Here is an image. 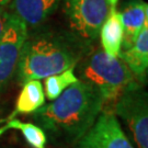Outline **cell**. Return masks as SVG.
Masks as SVG:
<instances>
[{
  "label": "cell",
  "instance_id": "obj_1",
  "mask_svg": "<svg viewBox=\"0 0 148 148\" xmlns=\"http://www.w3.org/2000/svg\"><path fill=\"white\" fill-rule=\"evenodd\" d=\"M104 100L95 87L78 80L53 102L33 113V121L54 145L74 147L95 124Z\"/></svg>",
  "mask_w": 148,
  "mask_h": 148
},
{
  "label": "cell",
  "instance_id": "obj_2",
  "mask_svg": "<svg viewBox=\"0 0 148 148\" xmlns=\"http://www.w3.org/2000/svg\"><path fill=\"white\" fill-rule=\"evenodd\" d=\"M87 45L71 32L44 31L29 36L22 46L16 76L20 85L41 80L77 64L90 52Z\"/></svg>",
  "mask_w": 148,
  "mask_h": 148
},
{
  "label": "cell",
  "instance_id": "obj_3",
  "mask_svg": "<svg viewBox=\"0 0 148 148\" xmlns=\"http://www.w3.org/2000/svg\"><path fill=\"white\" fill-rule=\"evenodd\" d=\"M78 79L95 87L106 101L113 102L127 89L138 84L120 57H111L102 49L88 53L77 64Z\"/></svg>",
  "mask_w": 148,
  "mask_h": 148
},
{
  "label": "cell",
  "instance_id": "obj_4",
  "mask_svg": "<svg viewBox=\"0 0 148 148\" xmlns=\"http://www.w3.org/2000/svg\"><path fill=\"white\" fill-rule=\"evenodd\" d=\"M60 5L70 32L91 46L111 10L108 0H62Z\"/></svg>",
  "mask_w": 148,
  "mask_h": 148
},
{
  "label": "cell",
  "instance_id": "obj_5",
  "mask_svg": "<svg viewBox=\"0 0 148 148\" xmlns=\"http://www.w3.org/2000/svg\"><path fill=\"white\" fill-rule=\"evenodd\" d=\"M115 116L130 128L138 148H148V97L143 85L124 91L114 101Z\"/></svg>",
  "mask_w": 148,
  "mask_h": 148
},
{
  "label": "cell",
  "instance_id": "obj_6",
  "mask_svg": "<svg viewBox=\"0 0 148 148\" xmlns=\"http://www.w3.org/2000/svg\"><path fill=\"white\" fill-rule=\"evenodd\" d=\"M29 34L27 24L13 13L0 37V92L10 84L16 74L22 46Z\"/></svg>",
  "mask_w": 148,
  "mask_h": 148
},
{
  "label": "cell",
  "instance_id": "obj_7",
  "mask_svg": "<svg viewBox=\"0 0 148 148\" xmlns=\"http://www.w3.org/2000/svg\"><path fill=\"white\" fill-rule=\"evenodd\" d=\"M74 148H135L112 111H103Z\"/></svg>",
  "mask_w": 148,
  "mask_h": 148
},
{
  "label": "cell",
  "instance_id": "obj_8",
  "mask_svg": "<svg viewBox=\"0 0 148 148\" xmlns=\"http://www.w3.org/2000/svg\"><path fill=\"white\" fill-rule=\"evenodd\" d=\"M62 0H12L10 11L27 24L36 27L53 16Z\"/></svg>",
  "mask_w": 148,
  "mask_h": 148
},
{
  "label": "cell",
  "instance_id": "obj_9",
  "mask_svg": "<svg viewBox=\"0 0 148 148\" xmlns=\"http://www.w3.org/2000/svg\"><path fill=\"white\" fill-rule=\"evenodd\" d=\"M119 57L126 64L138 84L144 85L147 80L148 70V22L144 24L134 44L121 51Z\"/></svg>",
  "mask_w": 148,
  "mask_h": 148
},
{
  "label": "cell",
  "instance_id": "obj_10",
  "mask_svg": "<svg viewBox=\"0 0 148 148\" xmlns=\"http://www.w3.org/2000/svg\"><path fill=\"white\" fill-rule=\"evenodd\" d=\"M124 36L122 48L127 49L136 41L144 24L148 22V5L142 0H132L120 12Z\"/></svg>",
  "mask_w": 148,
  "mask_h": 148
},
{
  "label": "cell",
  "instance_id": "obj_11",
  "mask_svg": "<svg viewBox=\"0 0 148 148\" xmlns=\"http://www.w3.org/2000/svg\"><path fill=\"white\" fill-rule=\"evenodd\" d=\"M99 35L102 51L111 57H119L122 51L124 30L120 12L115 8H111L109 16L101 25Z\"/></svg>",
  "mask_w": 148,
  "mask_h": 148
},
{
  "label": "cell",
  "instance_id": "obj_12",
  "mask_svg": "<svg viewBox=\"0 0 148 148\" xmlns=\"http://www.w3.org/2000/svg\"><path fill=\"white\" fill-rule=\"evenodd\" d=\"M45 104V95L40 80H29L23 84L22 90L16 102V108L5 119L9 121L19 114H30Z\"/></svg>",
  "mask_w": 148,
  "mask_h": 148
},
{
  "label": "cell",
  "instance_id": "obj_13",
  "mask_svg": "<svg viewBox=\"0 0 148 148\" xmlns=\"http://www.w3.org/2000/svg\"><path fill=\"white\" fill-rule=\"evenodd\" d=\"M8 130H16L22 133V136L27 140V143L32 148H45L47 138L45 133L43 132L41 127H38L36 124L21 122L16 119H12L7 121V124L0 127V137L3 135Z\"/></svg>",
  "mask_w": 148,
  "mask_h": 148
},
{
  "label": "cell",
  "instance_id": "obj_14",
  "mask_svg": "<svg viewBox=\"0 0 148 148\" xmlns=\"http://www.w3.org/2000/svg\"><path fill=\"white\" fill-rule=\"evenodd\" d=\"M78 77L75 74V68H69L56 75L44 78V95L49 101H54L63 93L69 86L78 81Z\"/></svg>",
  "mask_w": 148,
  "mask_h": 148
},
{
  "label": "cell",
  "instance_id": "obj_15",
  "mask_svg": "<svg viewBox=\"0 0 148 148\" xmlns=\"http://www.w3.org/2000/svg\"><path fill=\"white\" fill-rule=\"evenodd\" d=\"M11 12L10 10L5 9V5H1L0 7V37L2 36L3 32H5L7 24H8V20L10 18Z\"/></svg>",
  "mask_w": 148,
  "mask_h": 148
},
{
  "label": "cell",
  "instance_id": "obj_16",
  "mask_svg": "<svg viewBox=\"0 0 148 148\" xmlns=\"http://www.w3.org/2000/svg\"><path fill=\"white\" fill-rule=\"evenodd\" d=\"M117 1H119V0H108V2H109V5H110L111 8H115V7H116Z\"/></svg>",
  "mask_w": 148,
  "mask_h": 148
},
{
  "label": "cell",
  "instance_id": "obj_17",
  "mask_svg": "<svg viewBox=\"0 0 148 148\" xmlns=\"http://www.w3.org/2000/svg\"><path fill=\"white\" fill-rule=\"evenodd\" d=\"M10 2V0H0V7L1 5H7Z\"/></svg>",
  "mask_w": 148,
  "mask_h": 148
},
{
  "label": "cell",
  "instance_id": "obj_18",
  "mask_svg": "<svg viewBox=\"0 0 148 148\" xmlns=\"http://www.w3.org/2000/svg\"><path fill=\"white\" fill-rule=\"evenodd\" d=\"M1 122H2V120H0V123H1Z\"/></svg>",
  "mask_w": 148,
  "mask_h": 148
}]
</instances>
